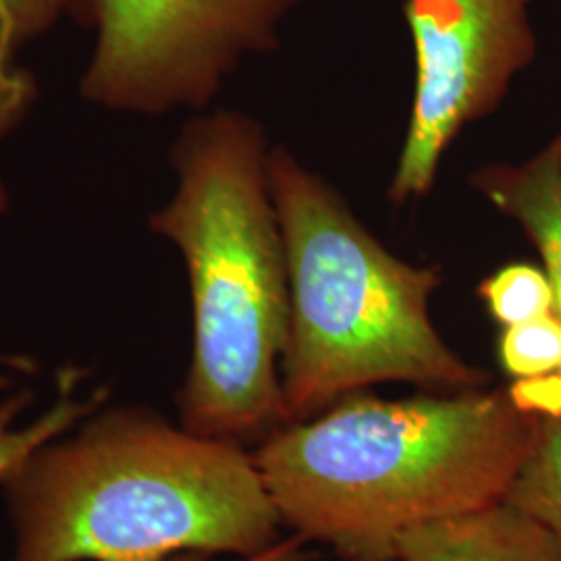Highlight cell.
Instances as JSON below:
<instances>
[{
    "mask_svg": "<svg viewBox=\"0 0 561 561\" xmlns=\"http://www.w3.org/2000/svg\"><path fill=\"white\" fill-rule=\"evenodd\" d=\"M472 185L518 222L537 248L561 319V131L522 164H491L477 171Z\"/></svg>",
    "mask_w": 561,
    "mask_h": 561,
    "instance_id": "obj_8",
    "label": "cell"
},
{
    "mask_svg": "<svg viewBox=\"0 0 561 561\" xmlns=\"http://www.w3.org/2000/svg\"><path fill=\"white\" fill-rule=\"evenodd\" d=\"M306 539L300 535H291L285 541H275L271 547H266L261 553L250 556V558H241L240 561H306V551L304 545ZM196 553H187L185 558L175 561H201L194 558Z\"/></svg>",
    "mask_w": 561,
    "mask_h": 561,
    "instance_id": "obj_13",
    "label": "cell"
},
{
    "mask_svg": "<svg viewBox=\"0 0 561 561\" xmlns=\"http://www.w3.org/2000/svg\"><path fill=\"white\" fill-rule=\"evenodd\" d=\"M505 502L561 535V412L541 416L535 447Z\"/></svg>",
    "mask_w": 561,
    "mask_h": 561,
    "instance_id": "obj_11",
    "label": "cell"
},
{
    "mask_svg": "<svg viewBox=\"0 0 561 561\" xmlns=\"http://www.w3.org/2000/svg\"><path fill=\"white\" fill-rule=\"evenodd\" d=\"M533 0H405L416 85L393 204L426 196L445 150L461 129L502 104L514 78L537 57Z\"/></svg>",
    "mask_w": 561,
    "mask_h": 561,
    "instance_id": "obj_6",
    "label": "cell"
},
{
    "mask_svg": "<svg viewBox=\"0 0 561 561\" xmlns=\"http://www.w3.org/2000/svg\"><path fill=\"white\" fill-rule=\"evenodd\" d=\"M393 556L396 561H561V535L503 500L403 530Z\"/></svg>",
    "mask_w": 561,
    "mask_h": 561,
    "instance_id": "obj_7",
    "label": "cell"
},
{
    "mask_svg": "<svg viewBox=\"0 0 561 561\" xmlns=\"http://www.w3.org/2000/svg\"><path fill=\"white\" fill-rule=\"evenodd\" d=\"M80 370H62L59 398L32 422H21L32 396L27 391L7 393L11 381L0 377V482L9 481L46 443L55 442L73 431L83 419L102 408L104 389L80 393Z\"/></svg>",
    "mask_w": 561,
    "mask_h": 561,
    "instance_id": "obj_9",
    "label": "cell"
},
{
    "mask_svg": "<svg viewBox=\"0 0 561 561\" xmlns=\"http://www.w3.org/2000/svg\"><path fill=\"white\" fill-rule=\"evenodd\" d=\"M4 489L15 561L250 558L280 526L254 454L144 408H99Z\"/></svg>",
    "mask_w": 561,
    "mask_h": 561,
    "instance_id": "obj_2",
    "label": "cell"
},
{
    "mask_svg": "<svg viewBox=\"0 0 561 561\" xmlns=\"http://www.w3.org/2000/svg\"><path fill=\"white\" fill-rule=\"evenodd\" d=\"M489 314L505 327L556 314V291L547 273L533 264H510L479 287Z\"/></svg>",
    "mask_w": 561,
    "mask_h": 561,
    "instance_id": "obj_12",
    "label": "cell"
},
{
    "mask_svg": "<svg viewBox=\"0 0 561 561\" xmlns=\"http://www.w3.org/2000/svg\"><path fill=\"white\" fill-rule=\"evenodd\" d=\"M9 210V190L4 185V181L0 178V215Z\"/></svg>",
    "mask_w": 561,
    "mask_h": 561,
    "instance_id": "obj_14",
    "label": "cell"
},
{
    "mask_svg": "<svg viewBox=\"0 0 561 561\" xmlns=\"http://www.w3.org/2000/svg\"><path fill=\"white\" fill-rule=\"evenodd\" d=\"M261 123L231 108L181 127L169 161L175 192L148 217L187 268L194 350L181 426L222 442L264 439L285 424L280 360L289 273Z\"/></svg>",
    "mask_w": 561,
    "mask_h": 561,
    "instance_id": "obj_3",
    "label": "cell"
},
{
    "mask_svg": "<svg viewBox=\"0 0 561 561\" xmlns=\"http://www.w3.org/2000/svg\"><path fill=\"white\" fill-rule=\"evenodd\" d=\"M76 0H0V140L34 108L38 85L23 65L30 44L50 32Z\"/></svg>",
    "mask_w": 561,
    "mask_h": 561,
    "instance_id": "obj_10",
    "label": "cell"
},
{
    "mask_svg": "<svg viewBox=\"0 0 561 561\" xmlns=\"http://www.w3.org/2000/svg\"><path fill=\"white\" fill-rule=\"evenodd\" d=\"M289 273V337L280 360L287 422L308 421L377 382L466 391L489 382L428 317L437 266L391 254L340 194L285 148L268 157Z\"/></svg>",
    "mask_w": 561,
    "mask_h": 561,
    "instance_id": "obj_4",
    "label": "cell"
},
{
    "mask_svg": "<svg viewBox=\"0 0 561 561\" xmlns=\"http://www.w3.org/2000/svg\"><path fill=\"white\" fill-rule=\"evenodd\" d=\"M539 422L510 389L408 400L356 391L273 431L254 460L296 535L345 560L396 561L403 530L503 502Z\"/></svg>",
    "mask_w": 561,
    "mask_h": 561,
    "instance_id": "obj_1",
    "label": "cell"
},
{
    "mask_svg": "<svg viewBox=\"0 0 561 561\" xmlns=\"http://www.w3.org/2000/svg\"><path fill=\"white\" fill-rule=\"evenodd\" d=\"M301 0H76L94 34L81 101L117 115L206 111L241 60L279 46Z\"/></svg>",
    "mask_w": 561,
    "mask_h": 561,
    "instance_id": "obj_5",
    "label": "cell"
}]
</instances>
